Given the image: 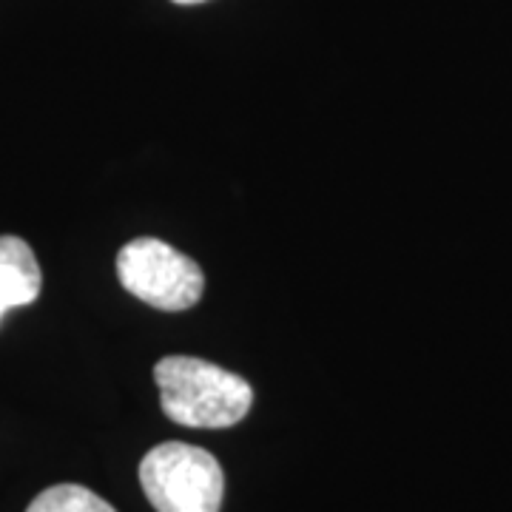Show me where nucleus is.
<instances>
[{
  "label": "nucleus",
  "mask_w": 512,
  "mask_h": 512,
  "mask_svg": "<svg viewBox=\"0 0 512 512\" xmlns=\"http://www.w3.org/2000/svg\"><path fill=\"white\" fill-rule=\"evenodd\" d=\"M140 484L157 512H220L225 473L208 450L165 441L140 461Z\"/></svg>",
  "instance_id": "f03ea898"
},
{
  "label": "nucleus",
  "mask_w": 512,
  "mask_h": 512,
  "mask_svg": "<svg viewBox=\"0 0 512 512\" xmlns=\"http://www.w3.org/2000/svg\"><path fill=\"white\" fill-rule=\"evenodd\" d=\"M26 512H117L109 501L80 487V484H57L37 495Z\"/></svg>",
  "instance_id": "39448f33"
},
{
  "label": "nucleus",
  "mask_w": 512,
  "mask_h": 512,
  "mask_svg": "<svg viewBox=\"0 0 512 512\" xmlns=\"http://www.w3.org/2000/svg\"><path fill=\"white\" fill-rule=\"evenodd\" d=\"M160 404L171 421L200 430L234 427L248 416L254 390L242 376L197 356H165L154 367Z\"/></svg>",
  "instance_id": "f257e3e1"
},
{
  "label": "nucleus",
  "mask_w": 512,
  "mask_h": 512,
  "mask_svg": "<svg viewBox=\"0 0 512 512\" xmlns=\"http://www.w3.org/2000/svg\"><path fill=\"white\" fill-rule=\"evenodd\" d=\"M174 3H180V6H194V3H202V0H174Z\"/></svg>",
  "instance_id": "423d86ee"
},
{
  "label": "nucleus",
  "mask_w": 512,
  "mask_h": 512,
  "mask_svg": "<svg viewBox=\"0 0 512 512\" xmlns=\"http://www.w3.org/2000/svg\"><path fill=\"white\" fill-rule=\"evenodd\" d=\"M43 274L35 251L20 237H0V319L40 296Z\"/></svg>",
  "instance_id": "20e7f679"
},
{
  "label": "nucleus",
  "mask_w": 512,
  "mask_h": 512,
  "mask_svg": "<svg viewBox=\"0 0 512 512\" xmlns=\"http://www.w3.org/2000/svg\"><path fill=\"white\" fill-rule=\"evenodd\" d=\"M117 276L128 293L157 311H188L205 291L200 265L154 237L131 239L120 248Z\"/></svg>",
  "instance_id": "7ed1b4c3"
}]
</instances>
